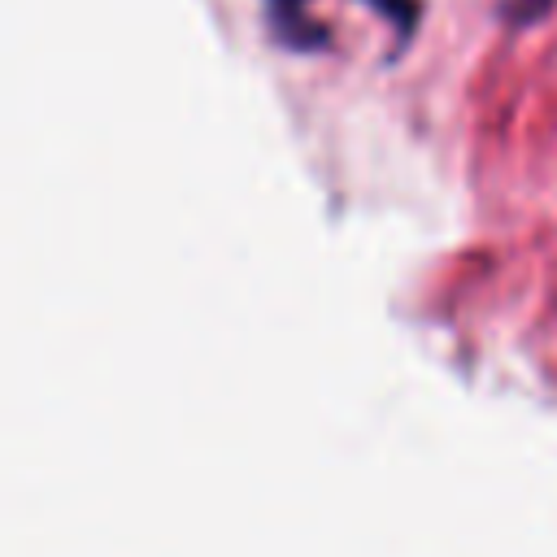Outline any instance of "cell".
<instances>
[{
  "label": "cell",
  "mask_w": 557,
  "mask_h": 557,
  "mask_svg": "<svg viewBox=\"0 0 557 557\" xmlns=\"http://www.w3.org/2000/svg\"><path fill=\"white\" fill-rule=\"evenodd\" d=\"M305 4H309V0H270V17L283 22V26H287V22H300V17H305Z\"/></svg>",
  "instance_id": "cell-2"
},
{
  "label": "cell",
  "mask_w": 557,
  "mask_h": 557,
  "mask_svg": "<svg viewBox=\"0 0 557 557\" xmlns=\"http://www.w3.org/2000/svg\"><path fill=\"white\" fill-rule=\"evenodd\" d=\"M548 4L553 0H505V17L509 22H535L548 13Z\"/></svg>",
  "instance_id": "cell-1"
}]
</instances>
